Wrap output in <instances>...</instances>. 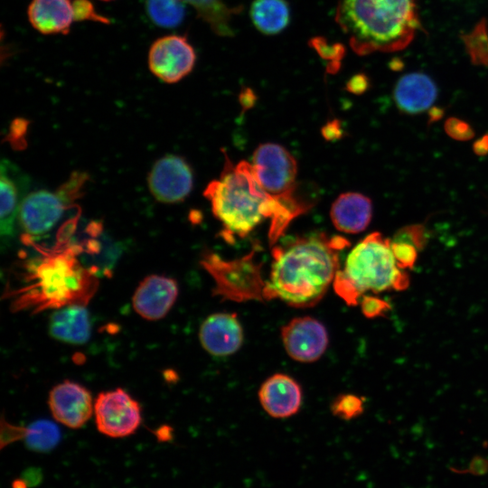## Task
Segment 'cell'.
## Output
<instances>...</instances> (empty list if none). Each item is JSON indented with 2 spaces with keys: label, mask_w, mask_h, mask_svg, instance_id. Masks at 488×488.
<instances>
[{
  "label": "cell",
  "mask_w": 488,
  "mask_h": 488,
  "mask_svg": "<svg viewBox=\"0 0 488 488\" xmlns=\"http://www.w3.org/2000/svg\"><path fill=\"white\" fill-rule=\"evenodd\" d=\"M192 5L198 16L208 23L213 33L222 37H232V17L242 11V6H229L223 0H182Z\"/></svg>",
  "instance_id": "cell-23"
},
{
  "label": "cell",
  "mask_w": 488,
  "mask_h": 488,
  "mask_svg": "<svg viewBox=\"0 0 488 488\" xmlns=\"http://www.w3.org/2000/svg\"><path fill=\"white\" fill-rule=\"evenodd\" d=\"M444 127L448 136L457 141H467L474 136V131L470 124L457 117L447 118Z\"/></svg>",
  "instance_id": "cell-31"
},
{
  "label": "cell",
  "mask_w": 488,
  "mask_h": 488,
  "mask_svg": "<svg viewBox=\"0 0 488 488\" xmlns=\"http://www.w3.org/2000/svg\"><path fill=\"white\" fill-rule=\"evenodd\" d=\"M13 488H27L28 484L22 479H16L13 482Z\"/></svg>",
  "instance_id": "cell-37"
},
{
  "label": "cell",
  "mask_w": 488,
  "mask_h": 488,
  "mask_svg": "<svg viewBox=\"0 0 488 488\" xmlns=\"http://www.w3.org/2000/svg\"><path fill=\"white\" fill-rule=\"evenodd\" d=\"M84 180L82 174H73L56 192L40 190L23 198L18 215L23 230L31 236H41L51 230L68 204L79 196Z\"/></svg>",
  "instance_id": "cell-8"
},
{
  "label": "cell",
  "mask_w": 488,
  "mask_h": 488,
  "mask_svg": "<svg viewBox=\"0 0 488 488\" xmlns=\"http://www.w3.org/2000/svg\"><path fill=\"white\" fill-rule=\"evenodd\" d=\"M94 416L98 430L112 438L134 434L142 421L139 403L120 388L99 393Z\"/></svg>",
  "instance_id": "cell-9"
},
{
  "label": "cell",
  "mask_w": 488,
  "mask_h": 488,
  "mask_svg": "<svg viewBox=\"0 0 488 488\" xmlns=\"http://www.w3.org/2000/svg\"><path fill=\"white\" fill-rule=\"evenodd\" d=\"M255 249L242 258L226 260L215 253L203 254L201 264L215 282L214 295L238 302L265 300L267 281L261 264L255 260Z\"/></svg>",
  "instance_id": "cell-7"
},
{
  "label": "cell",
  "mask_w": 488,
  "mask_h": 488,
  "mask_svg": "<svg viewBox=\"0 0 488 488\" xmlns=\"http://www.w3.org/2000/svg\"><path fill=\"white\" fill-rule=\"evenodd\" d=\"M148 187L153 196L164 203L183 201L192 189V172L188 164L174 155L155 162L148 175Z\"/></svg>",
  "instance_id": "cell-12"
},
{
  "label": "cell",
  "mask_w": 488,
  "mask_h": 488,
  "mask_svg": "<svg viewBox=\"0 0 488 488\" xmlns=\"http://www.w3.org/2000/svg\"><path fill=\"white\" fill-rule=\"evenodd\" d=\"M349 245L343 237L323 232L276 243L265 300L278 298L295 307L316 305L333 283L340 252Z\"/></svg>",
  "instance_id": "cell-1"
},
{
  "label": "cell",
  "mask_w": 488,
  "mask_h": 488,
  "mask_svg": "<svg viewBox=\"0 0 488 488\" xmlns=\"http://www.w3.org/2000/svg\"><path fill=\"white\" fill-rule=\"evenodd\" d=\"M178 293V284L174 278L163 275H149L136 288L132 305L142 318L157 321L170 312Z\"/></svg>",
  "instance_id": "cell-14"
},
{
  "label": "cell",
  "mask_w": 488,
  "mask_h": 488,
  "mask_svg": "<svg viewBox=\"0 0 488 488\" xmlns=\"http://www.w3.org/2000/svg\"><path fill=\"white\" fill-rule=\"evenodd\" d=\"M249 14L254 26L266 35L281 33L290 22V8L286 0H254Z\"/></svg>",
  "instance_id": "cell-22"
},
{
  "label": "cell",
  "mask_w": 488,
  "mask_h": 488,
  "mask_svg": "<svg viewBox=\"0 0 488 488\" xmlns=\"http://www.w3.org/2000/svg\"><path fill=\"white\" fill-rule=\"evenodd\" d=\"M204 196L222 224L226 239L244 238L268 218L271 246L285 232L280 209L261 187L250 162L241 161L234 165L226 158L221 177L208 184Z\"/></svg>",
  "instance_id": "cell-3"
},
{
  "label": "cell",
  "mask_w": 488,
  "mask_h": 488,
  "mask_svg": "<svg viewBox=\"0 0 488 488\" xmlns=\"http://www.w3.org/2000/svg\"><path fill=\"white\" fill-rule=\"evenodd\" d=\"M31 25L42 34H67L74 20L71 0H32L27 9Z\"/></svg>",
  "instance_id": "cell-19"
},
{
  "label": "cell",
  "mask_w": 488,
  "mask_h": 488,
  "mask_svg": "<svg viewBox=\"0 0 488 488\" xmlns=\"http://www.w3.org/2000/svg\"><path fill=\"white\" fill-rule=\"evenodd\" d=\"M100 1H105V2H108V1H112V0H100Z\"/></svg>",
  "instance_id": "cell-38"
},
{
  "label": "cell",
  "mask_w": 488,
  "mask_h": 488,
  "mask_svg": "<svg viewBox=\"0 0 488 488\" xmlns=\"http://www.w3.org/2000/svg\"><path fill=\"white\" fill-rule=\"evenodd\" d=\"M390 242L380 232L367 235L349 252L333 286L349 305H355L367 291L405 290L409 285L407 273L398 267Z\"/></svg>",
  "instance_id": "cell-5"
},
{
  "label": "cell",
  "mask_w": 488,
  "mask_h": 488,
  "mask_svg": "<svg viewBox=\"0 0 488 488\" xmlns=\"http://www.w3.org/2000/svg\"><path fill=\"white\" fill-rule=\"evenodd\" d=\"M50 335L70 344H83L91 335V324L87 305H70L55 310L48 323Z\"/></svg>",
  "instance_id": "cell-18"
},
{
  "label": "cell",
  "mask_w": 488,
  "mask_h": 488,
  "mask_svg": "<svg viewBox=\"0 0 488 488\" xmlns=\"http://www.w3.org/2000/svg\"><path fill=\"white\" fill-rule=\"evenodd\" d=\"M331 408L334 416L350 420L363 412V399L353 394L341 395L333 402Z\"/></svg>",
  "instance_id": "cell-26"
},
{
  "label": "cell",
  "mask_w": 488,
  "mask_h": 488,
  "mask_svg": "<svg viewBox=\"0 0 488 488\" xmlns=\"http://www.w3.org/2000/svg\"><path fill=\"white\" fill-rule=\"evenodd\" d=\"M473 150L475 155L480 156L488 155V134L483 135L474 143Z\"/></svg>",
  "instance_id": "cell-35"
},
{
  "label": "cell",
  "mask_w": 488,
  "mask_h": 488,
  "mask_svg": "<svg viewBox=\"0 0 488 488\" xmlns=\"http://www.w3.org/2000/svg\"><path fill=\"white\" fill-rule=\"evenodd\" d=\"M368 79L362 75L354 76L347 84V89L352 93L360 94L365 91L368 88Z\"/></svg>",
  "instance_id": "cell-33"
},
{
  "label": "cell",
  "mask_w": 488,
  "mask_h": 488,
  "mask_svg": "<svg viewBox=\"0 0 488 488\" xmlns=\"http://www.w3.org/2000/svg\"><path fill=\"white\" fill-rule=\"evenodd\" d=\"M1 221L0 231L2 236H12L14 231V222L19 215L20 192L14 180L10 175L8 162L1 164Z\"/></svg>",
  "instance_id": "cell-24"
},
{
  "label": "cell",
  "mask_w": 488,
  "mask_h": 488,
  "mask_svg": "<svg viewBox=\"0 0 488 488\" xmlns=\"http://www.w3.org/2000/svg\"><path fill=\"white\" fill-rule=\"evenodd\" d=\"M259 402L272 418H286L295 415L302 404V389L290 376L277 373L267 378L258 390Z\"/></svg>",
  "instance_id": "cell-16"
},
{
  "label": "cell",
  "mask_w": 488,
  "mask_h": 488,
  "mask_svg": "<svg viewBox=\"0 0 488 488\" xmlns=\"http://www.w3.org/2000/svg\"><path fill=\"white\" fill-rule=\"evenodd\" d=\"M145 10L155 25L165 29L179 26L186 13L182 0H145Z\"/></svg>",
  "instance_id": "cell-25"
},
{
  "label": "cell",
  "mask_w": 488,
  "mask_h": 488,
  "mask_svg": "<svg viewBox=\"0 0 488 488\" xmlns=\"http://www.w3.org/2000/svg\"><path fill=\"white\" fill-rule=\"evenodd\" d=\"M48 406L52 418L72 429L83 427L94 413L91 393L72 380L58 383L49 392Z\"/></svg>",
  "instance_id": "cell-13"
},
{
  "label": "cell",
  "mask_w": 488,
  "mask_h": 488,
  "mask_svg": "<svg viewBox=\"0 0 488 488\" xmlns=\"http://www.w3.org/2000/svg\"><path fill=\"white\" fill-rule=\"evenodd\" d=\"M147 61L150 71L156 78L166 83H175L192 70L196 53L186 36L169 34L151 44Z\"/></svg>",
  "instance_id": "cell-10"
},
{
  "label": "cell",
  "mask_w": 488,
  "mask_h": 488,
  "mask_svg": "<svg viewBox=\"0 0 488 488\" xmlns=\"http://www.w3.org/2000/svg\"><path fill=\"white\" fill-rule=\"evenodd\" d=\"M330 216L333 226L342 232L355 234L364 230L372 216L370 198L358 192L341 194L333 203Z\"/></svg>",
  "instance_id": "cell-20"
},
{
  "label": "cell",
  "mask_w": 488,
  "mask_h": 488,
  "mask_svg": "<svg viewBox=\"0 0 488 488\" xmlns=\"http://www.w3.org/2000/svg\"><path fill=\"white\" fill-rule=\"evenodd\" d=\"M468 470L474 474H483L488 471V461L481 456H476L472 460Z\"/></svg>",
  "instance_id": "cell-34"
},
{
  "label": "cell",
  "mask_w": 488,
  "mask_h": 488,
  "mask_svg": "<svg viewBox=\"0 0 488 488\" xmlns=\"http://www.w3.org/2000/svg\"><path fill=\"white\" fill-rule=\"evenodd\" d=\"M311 45L316 50L318 54L329 61L328 70L336 71L340 67V61L344 54V48L339 43L329 44L322 37L311 40Z\"/></svg>",
  "instance_id": "cell-27"
},
{
  "label": "cell",
  "mask_w": 488,
  "mask_h": 488,
  "mask_svg": "<svg viewBox=\"0 0 488 488\" xmlns=\"http://www.w3.org/2000/svg\"><path fill=\"white\" fill-rule=\"evenodd\" d=\"M250 164L263 190L278 205L285 231L295 218L311 207L296 195L295 157L282 145L266 143L254 151Z\"/></svg>",
  "instance_id": "cell-6"
},
{
  "label": "cell",
  "mask_w": 488,
  "mask_h": 488,
  "mask_svg": "<svg viewBox=\"0 0 488 488\" xmlns=\"http://www.w3.org/2000/svg\"><path fill=\"white\" fill-rule=\"evenodd\" d=\"M286 353L300 362H313L321 358L328 345L324 325L312 316L292 319L281 329Z\"/></svg>",
  "instance_id": "cell-11"
},
{
  "label": "cell",
  "mask_w": 488,
  "mask_h": 488,
  "mask_svg": "<svg viewBox=\"0 0 488 488\" xmlns=\"http://www.w3.org/2000/svg\"><path fill=\"white\" fill-rule=\"evenodd\" d=\"M75 21H92L101 23H109V19L97 13L93 4L89 0H73Z\"/></svg>",
  "instance_id": "cell-30"
},
{
  "label": "cell",
  "mask_w": 488,
  "mask_h": 488,
  "mask_svg": "<svg viewBox=\"0 0 488 488\" xmlns=\"http://www.w3.org/2000/svg\"><path fill=\"white\" fill-rule=\"evenodd\" d=\"M436 98V85L430 77L422 72L403 75L393 90L397 108L407 115H417L426 111Z\"/></svg>",
  "instance_id": "cell-17"
},
{
  "label": "cell",
  "mask_w": 488,
  "mask_h": 488,
  "mask_svg": "<svg viewBox=\"0 0 488 488\" xmlns=\"http://www.w3.org/2000/svg\"><path fill=\"white\" fill-rule=\"evenodd\" d=\"M335 21L359 55L400 51L420 26L412 0H339Z\"/></svg>",
  "instance_id": "cell-4"
},
{
  "label": "cell",
  "mask_w": 488,
  "mask_h": 488,
  "mask_svg": "<svg viewBox=\"0 0 488 488\" xmlns=\"http://www.w3.org/2000/svg\"><path fill=\"white\" fill-rule=\"evenodd\" d=\"M362 314L367 318L384 316L391 309L390 305L385 300L372 296H362L361 299Z\"/></svg>",
  "instance_id": "cell-32"
},
{
  "label": "cell",
  "mask_w": 488,
  "mask_h": 488,
  "mask_svg": "<svg viewBox=\"0 0 488 488\" xmlns=\"http://www.w3.org/2000/svg\"><path fill=\"white\" fill-rule=\"evenodd\" d=\"M429 239L427 228L422 224L408 225L398 230L393 240L404 241L417 248L418 250L423 249Z\"/></svg>",
  "instance_id": "cell-28"
},
{
  "label": "cell",
  "mask_w": 488,
  "mask_h": 488,
  "mask_svg": "<svg viewBox=\"0 0 488 488\" xmlns=\"http://www.w3.org/2000/svg\"><path fill=\"white\" fill-rule=\"evenodd\" d=\"M23 440L26 446L36 452H48L54 448L60 439L58 426L47 419H40L26 427L2 422L1 447L16 440Z\"/></svg>",
  "instance_id": "cell-21"
},
{
  "label": "cell",
  "mask_w": 488,
  "mask_h": 488,
  "mask_svg": "<svg viewBox=\"0 0 488 488\" xmlns=\"http://www.w3.org/2000/svg\"><path fill=\"white\" fill-rule=\"evenodd\" d=\"M444 116V110L440 108L434 107L428 111L429 120L428 123H433L441 119Z\"/></svg>",
  "instance_id": "cell-36"
},
{
  "label": "cell",
  "mask_w": 488,
  "mask_h": 488,
  "mask_svg": "<svg viewBox=\"0 0 488 488\" xmlns=\"http://www.w3.org/2000/svg\"><path fill=\"white\" fill-rule=\"evenodd\" d=\"M243 329L233 313H215L204 319L199 329L202 348L217 357L235 353L242 345Z\"/></svg>",
  "instance_id": "cell-15"
},
{
  "label": "cell",
  "mask_w": 488,
  "mask_h": 488,
  "mask_svg": "<svg viewBox=\"0 0 488 488\" xmlns=\"http://www.w3.org/2000/svg\"><path fill=\"white\" fill-rule=\"evenodd\" d=\"M390 249L398 267L406 269L414 267L418 258L416 247L404 241L392 240Z\"/></svg>",
  "instance_id": "cell-29"
},
{
  "label": "cell",
  "mask_w": 488,
  "mask_h": 488,
  "mask_svg": "<svg viewBox=\"0 0 488 488\" xmlns=\"http://www.w3.org/2000/svg\"><path fill=\"white\" fill-rule=\"evenodd\" d=\"M76 247L57 249L32 261L23 284L10 289L14 312L55 310L70 305H87L94 296L99 282L77 258Z\"/></svg>",
  "instance_id": "cell-2"
}]
</instances>
